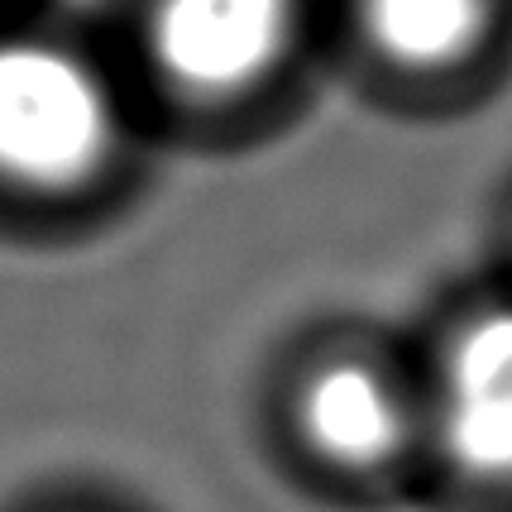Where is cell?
<instances>
[{"mask_svg":"<svg viewBox=\"0 0 512 512\" xmlns=\"http://www.w3.org/2000/svg\"><path fill=\"white\" fill-rule=\"evenodd\" d=\"M259 426L268 460L316 508H422L426 407L407 326L316 316L273 359Z\"/></svg>","mask_w":512,"mask_h":512,"instance_id":"obj_1","label":"cell"},{"mask_svg":"<svg viewBox=\"0 0 512 512\" xmlns=\"http://www.w3.org/2000/svg\"><path fill=\"white\" fill-rule=\"evenodd\" d=\"M144 67L154 91L201 130L283 125L331 58L326 0H149Z\"/></svg>","mask_w":512,"mask_h":512,"instance_id":"obj_2","label":"cell"},{"mask_svg":"<svg viewBox=\"0 0 512 512\" xmlns=\"http://www.w3.org/2000/svg\"><path fill=\"white\" fill-rule=\"evenodd\" d=\"M426 407V512H512V278L474 273L407 326Z\"/></svg>","mask_w":512,"mask_h":512,"instance_id":"obj_3","label":"cell"},{"mask_svg":"<svg viewBox=\"0 0 512 512\" xmlns=\"http://www.w3.org/2000/svg\"><path fill=\"white\" fill-rule=\"evenodd\" d=\"M331 63L393 120L484 106L512 67V0H326Z\"/></svg>","mask_w":512,"mask_h":512,"instance_id":"obj_4","label":"cell"},{"mask_svg":"<svg viewBox=\"0 0 512 512\" xmlns=\"http://www.w3.org/2000/svg\"><path fill=\"white\" fill-rule=\"evenodd\" d=\"M125 111L106 72L44 39L0 44V182L72 197L120 163Z\"/></svg>","mask_w":512,"mask_h":512,"instance_id":"obj_5","label":"cell"},{"mask_svg":"<svg viewBox=\"0 0 512 512\" xmlns=\"http://www.w3.org/2000/svg\"><path fill=\"white\" fill-rule=\"evenodd\" d=\"M493 273L512 278V178L498 187L493 197V211H489V264Z\"/></svg>","mask_w":512,"mask_h":512,"instance_id":"obj_6","label":"cell"}]
</instances>
